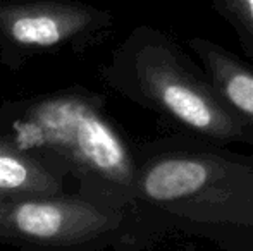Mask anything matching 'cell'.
<instances>
[{"instance_id": "6da1fadb", "label": "cell", "mask_w": 253, "mask_h": 251, "mask_svg": "<svg viewBox=\"0 0 253 251\" xmlns=\"http://www.w3.org/2000/svg\"><path fill=\"white\" fill-rule=\"evenodd\" d=\"M136 207L167 232L240 251L253 238V155L179 133L134 144Z\"/></svg>"}, {"instance_id": "7a4b0ae2", "label": "cell", "mask_w": 253, "mask_h": 251, "mask_svg": "<svg viewBox=\"0 0 253 251\" xmlns=\"http://www.w3.org/2000/svg\"><path fill=\"white\" fill-rule=\"evenodd\" d=\"M86 88L5 100L0 131L78 182V193L117 207H136V155L105 107Z\"/></svg>"}, {"instance_id": "3957f363", "label": "cell", "mask_w": 253, "mask_h": 251, "mask_svg": "<svg viewBox=\"0 0 253 251\" xmlns=\"http://www.w3.org/2000/svg\"><path fill=\"white\" fill-rule=\"evenodd\" d=\"M100 77L179 133L224 144H253V129L224 102L205 67L159 28H133L100 67Z\"/></svg>"}, {"instance_id": "277c9868", "label": "cell", "mask_w": 253, "mask_h": 251, "mask_svg": "<svg viewBox=\"0 0 253 251\" xmlns=\"http://www.w3.org/2000/svg\"><path fill=\"white\" fill-rule=\"evenodd\" d=\"M167 234L138 207L80 193L0 198V245L40 250H141Z\"/></svg>"}, {"instance_id": "5b68a950", "label": "cell", "mask_w": 253, "mask_h": 251, "mask_svg": "<svg viewBox=\"0 0 253 251\" xmlns=\"http://www.w3.org/2000/svg\"><path fill=\"white\" fill-rule=\"evenodd\" d=\"M112 28V12L80 0H0V64L17 72L42 55L83 54Z\"/></svg>"}, {"instance_id": "8992f818", "label": "cell", "mask_w": 253, "mask_h": 251, "mask_svg": "<svg viewBox=\"0 0 253 251\" xmlns=\"http://www.w3.org/2000/svg\"><path fill=\"white\" fill-rule=\"evenodd\" d=\"M67 181L69 176L0 131V198L59 196L69 193Z\"/></svg>"}, {"instance_id": "52a82bcc", "label": "cell", "mask_w": 253, "mask_h": 251, "mask_svg": "<svg viewBox=\"0 0 253 251\" xmlns=\"http://www.w3.org/2000/svg\"><path fill=\"white\" fill-rule=\"evenodd\" d=\"M219 95L231 110L253 129V62L240 59L222 45L202 36L188 38Z\"/></svg>"}, {"instance_id": "ba28073f", "label": "cell", "mask_w": 253, "mask_h": 251, "mask_svg": "<svg viewBox=\"0 0 253 251\" xmlns=\"http://www.w3.org/2000/svg\"><path fill=\"white\" fill-rule=\"evenodd\" d=\"M210 5L233 28L243 52L253 62V0H210Z\"/></svg>"}, {"instance_id": "9c48e42d", "label": "cell", "mask_w": 253, "mask_h": 251, "mask_svg": "<svg viewBox=\"0 0 253 251\" xmlns=\"http://www.w3.org/2000/svg\"><path fill=\"white\" fill-rule=\"evenodd\" d=\"M240 251H253V238L247 239V241H245L243 245H241Z\"/></svg>"}]
</instances>
